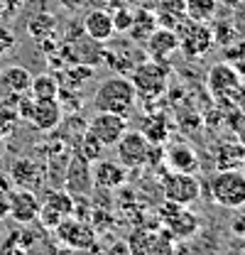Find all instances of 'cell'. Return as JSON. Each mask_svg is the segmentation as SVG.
Returning <instances> with one entry per match:
<instances>
[{
	"label": "cell",
	"instance_id": "cell-1",
	"mask_svg": "<svg viewBox=\"0 0 245 255\" xmlns=\"http://www.w3.org/2000/svg\"><path fill=\"white\" fill-rule=\"evenodd\" d=\"M137 101V91L132 86V81L127 76H111L106 79L96 94H93V111H106V113H118V116H127L132 111Z\"/></svg>",
	"mask_w": 245,
	"mask_h": 255
},
{
	"label": "cell",
	"instance_id": "cell-2",
	"mask_svg": "<svg viewBox=\"0 0 245 255\" xmlns=\"http://www.w3.org/2000/svg\"><path fill=\"white\" fill-rule=\"evenodd\" d=\"M209 191L218 206L241 209L245 206V172L243 169H216Z\"/></svg>",
	"mask_w": 245,
	"mask_h": 255
},
{
	"label": "cell",
	"instance_id": "cell-3",
	"mask_svg": "<svg viewBox=\"0 0 245 255\" xmlns=\"http://www.w3.org/2000/svg\"><path fill=\"white\" fill-rule=\"evenodd\" d=\"M130 255H177L174 238L162 226H140L127 236Z\"/></svg>",
	"mask_w": 245,
	"mask_h": 255
},
{
	"label": "cell",
	"instance_id": "cell-4",
	"mask_svg": "<svg viewBox=\"0 0 245 255\" xmlns=\"http://www.w3.org/2000/svg\"><path fill=\"white\" fill-rule=\"evenodd\" d=\"M177 34H179V52L186 59L204 57L216 42L214 27L209 22H199V20H189V17H184L179 22Z\"/></svg>",
	"mask_w": 245,
	"mask_h": 255
},
{
	"label": "cell",
	"instance_id": "cell-5",
	"mask_svg": "<svg viewBox=\"0 0 245 255\" xmlns=\"http://www.w3.org/2000/svg\"><path fill=\"white\" fill-rule=\"evenodd\" d=\"M159 226L174 238V241H186L199 231V219L196 214L189 211V206L174 204V201H164L157 211Z\"/></svg>",
	"mask_w": 245,
	"mask_h": 255
},
{
	"label": "cell",
	"instance_id": "cell-6",
	"mask_svg": "<svg viewBox=\"0 0 245 255\" xmlns=\"http://www.w3.org/2000/svg\"><path fill=\"white\" fill-rule=\"evenodd\" d=\"M167 79H169L167 66L162 62H154V59L140 62L130 71V81H132L137 96H142V98H157L167 89Z\"/></svg>",
	"mask_w": 245,
	"mask_h": 255
},
{
	"label": "cell",
	"instance_id": "cell-7",
	"mask_svg": "<svg viewBox=\"0 0 245 255\" xmlns=\"http://www.w3.org/2000/svg\"><path fill=\"white\" fill-rule=\"evenodd\" d=\"M241 86H243L241 74L231 64H216V66H211V71H209V91H211V96L216 98L218 106H223V108L236 106Z\"/></svg>",
	"mask_w": 245,
	"mask_h": 255
},
{
	"label": "cell",
	"instance_id": "cell-8",
	"mask_svg": "<svg viewBox=\"0 0 245 255\" xmlns=\"http://www.w3.org/2000/svg\"><path fill=\"white\" fill-rule=\"evenodd\" d=\"M162 194H164V201H174V204L189 206V204H194L201 196L199 177L191 174V172H172L169 169L162 177Z\"/></svg>",
	"mask_w": 245,
	"mask_h": 255
},
{
	"label": "cell",
	"instance_id": "cell-9",
	"mask_svg": "<svg viewBox=\"0 0 245 255\" xmlns=\"http://www.w3.org/2000/svg\"><path fill=\"white\" fill-rule=\"evenodd\" d=\"M54 233L71 251H89L91 246H96V238H98L91 223L81 221V219H71V216H64L59 226L54 228Z\"/></svg>",
	"mask_w": 245,
	"mask_h": 255
},
{
	"label": "cell",
	"instance_id": "cell-10",
	"mask_svg": "<svg viewBox=\"0 0 245 255\" xmlns=\"http://www.w3.org/2000/svg\"><path fill=\"white\" fill-rule=\"evenodd\" d=\"M116 152H118V162L127 169L142 167L147 164V155H150V142L140 130H125L122 137L116 142Z\"/></svg>",
	"mask_w": 245,
	"mask_h": 255
},
{
	"label": "cell",
	"instance_id": "cell-11",
	"mask_svg": "<svg viewBox=\"0 0 245 255\" xmlns=\"http://www.w3.org/2000/svg\"><path fill=\"white\" fill-rule=\"evenodd\" d=\"M86 128H89L93 135L101 140L103 147H116V142L121 140L122 132L127 130V123H125V116L106 113V111H96L93 118L86 123Z\"/></svg>",
	"mask_w": 245,
	"mask_h": 255
},
{
	"label": "cell",
	"instance_id": "cell-12",
	"mask_svg": "<svg viewBox=\"0 0 245 255\" xmlns=\"http://www.w3.org/2000/svg\"><path fill=\"white\" fill-rule=\"evenodd\" d=\"M66 191L71 196H86L93 191V174H91V159L81 155V150L76 147L74 157L69 159L66 167V177H64Z\"/></svg>",
	"mask_w": 245,
	"mask_h": 255
},
{
	"label": "cell",
	"instance_id": "cell-13",
	"mask_svg": "<svg viewBox=\"0 0 245 255\" xmlns=\"http://www.w3.org/2000/svg\"><path fill=\"white\" fill-rule=\"evenodd\" d=\"M64 118V108H61L59 98H32L30 111H27V121L37 130L49 132L61 123Z\"/></svg>",
	"mask_w": 245,
	"mask_h": 255
},
{
	"label": "cell",
	"instance_id": "cell-14",
	"mask_svg": "<svg viewBox=\"0 0 245 255\" xmlns=\"http://www.w3.org/2000/svg\"><path fill=\"white\" fill-rule=\"evenodd\" d=\"M145 44H147L150 59L164 64L174 52H179V34H177V30H169V27H159L157 25L150 32V37L145 39Z\"/></svg>",
	"mask_w": 245,
	"mask_h": 255
},
{
	"label": "cell",
	"instance_id": "cell-15",
	"mask_svg": "<svg viewBox=\"0 0 245 255\" xmlns=\"http://www.w3.org/2000/svg\"><path fill=\"white\" fill-rule=\"evenodd\" d=\"M91 174H93V187L98 189H118L125 177H127V167H122L116 159H96L91 162Z\"/></svg>",
	"mask_w": 245,
	"mask_h": 255
},
{
	"label": "cell",
	"instance_id": "cell-16",
	"mask_svg": "<svg viewBox=\"0 0 245 255\" xmlns=\"http://www.w3.org/2000/svg\"><path fill=\"white\" fill-rule=\"evenodd\" d=\"M7 204H10V216L17 223H30L37 219L39 214V201H37V194L30 189H17L7 194Z\"/></svg>",
	"mask_w": 245,
	"mask_h": 255
},
{
	"label": "cell",
	"instance_id": "cell-17",
	"mask_svg": "<svg viewBox=\"0 0 245 255\" xmlns=\"http://www.w3.org/2000/svg\"><path fill=\"white\" fill-rule=\"evenodd\" d=\"M84 32L91 42L98 44H106L111 37H113V15L108 10H91L86 17H84Z\"/></svg>",
	"mask_w": 245,
	"mask_h": 255
},
{
	"label": "cell",
	"instance_id": "cell-18",
	"mask_svg": "<svg viewBox=\"0 0 245 255\" xmlns=\"http://www.w3.org/2000/svg\"><path fill=\"white\" fill-rule=\"evenodd\" d=\"M42 169H39V164L30 157H20L15 164H12V169H10V182H15L17 184V189H30L34 191L39 184H42Z\"/></svg>",
	"mask_w": 245,
	"mask_h": 255
},
{
	"label": "cell",
	"instance_id": "cell-19",
	"mask_svg": "<svg viewBox=\"0 0 245 255\" xmlns=\"http://www.w3.org/2000/svg\"><path fill=\"white\" fill-rule=\"evenodd\" d=\"M164 159H167L172 172H191V174H196V169H199V157H196L194 147H189L184 142L182 145H172L164 152Z\"/></svg>",
	"mask_w": 245,
	"mask_h": 255
},
{
	"label": "cell",
	"instance_id": "cell-20",
	"mask_svg": "<svg viewBox=\"0 0 245 255\" xmlns=\"http://www.w3.org/2000/svg\"><path fill=\"white\" fill-rule=\"evenodd\" d=\"M245 167V145L238 140L221 142L216 147V169H243Z\"/></svg>",
	"mask_w": 245,
	"mask_h": 255
},
{
	"label": "cell",
	"instance_id": "cell-21",
	"mask_svg": "<svg viewBox=\"0 0 245 255\" xmlns=\"http://www.w3.org/2000/svg\"><path fill=\"white\" fill-rule=\"evenodd\" d=\"M172 130H174V123H172L167 116L157 113V116H150V118L145 121V126H142L140 132L147 137L150 145H162V142H167V137L172 135Z\"/></svg>",
	"mask_w": 245,
	"mask_h": 255
},
{
	"label": "cell",
	"instance_id": "cell-22",
	"mask_svg": "<svg viewBox=\"0 0 245 255\" xmlns=\"http://www.w3.org/2000/svg\"><path fill=\"white\" fill-rule=\"evenodd\" d=\"M0 84L10 91V94H25L32 84V74L22 66H10L0 74Z\"/></svg>",
	"mask_w": 245,
	"mask_h": 255
},
{
	"label": "cell",
	"instance_id": "cell-23",
	"mask_svg": "<svg viewBox=\"0 0 245 255\" xmlns=\"http://www.w3.org/2000/svg\"><path fill=\"white\" fill-rule=\"evenodd\" d=\"M30 89L34 98H59V79L52 76V74L32 76Z\"/></svg>",
	"mask_w": 245,
	"mask_h": 255
},
{
	"label": "cell",
	"instance_id": "cell-24",
	"mask_svg": "<svg viewBox=\"0 0 245 255\" xmlns=\"http://www.w3.org/2000/svg\"><path fill=\"white\" fill-rule=\"evenodd\" d=\"M135 17H132V37L135 39H140V42H145L147 37H150V32L157 27V17H154V12L150 10H137V12H132Z\"/></svg>",
	"mask_w": 245,
	"mask_h": 255
},
{
	"label": "cell",
	"instance_id": "cell-25",
	"mask_svg": "<svg viewBox=\"0 0 245 255\" xmlns=\"http://www.w3.org/2000/svg\"><path fill=\"white\" fill-rule=\"evenodd\" d=\"M218 10V0H186V17L209 22Z\"/></svg>",
	"mask_w": 245,
	"mask_h": 255
},
{
	"label": "cell",
	"instance_id": "cell-26",
	"mask_svg": "<svg viewBox=\"0 0 245 255\" xmlns=\"http://www.w3.org/2000/svg\"><path fill=\"white\" fill-rule=\"evenodd\" d=\"M42 204L49 206V209H54V211H59L61 216H71V214H74V196H71L66 189L49 191V194L44 196Z\"/></svg>",
	"mask_w": 245,
	"mask_h": 255
},
{
	"label": "cell",
	"instance_id": "cell-27",
	"mask_svg": "<svg viewBox=\"0 0 245 255\" xmlns=\"http://www.w3.org/2000/svg\"><path fill=\"white\" fill-rule=\"evenodd\" d=\"M54 25H57L54 17H52L49 12H42V15H34L30 22H27V32H30V37H34V39L39 42V39L54 34Z\"/></svg>",
	"mask_w": 245,
	"mask_h": 255
},
{
	"label": "cell",
	"instance_id": "cell-28",
	"mask_svg": "<svg viewBox=\"0 0 245 255\" xmlns=\"http://www.w3.org/2000/svg\"><path fill=\"white\" fill-rule=\"evenodd\" d=\"M79 150H81V155L86 159H91V162H96V159H101L103 157V145H101V140L93 135L91 130L86 128L84 130V135H81V140H79Z\"/></svg>",
	"mask_w": 245,
	"mask_h": 255
},
{
	"label": "cell",
	"instance_id": "cell-29",
	"mask_svg": "<svg viewBox=\"0 0 245 255\" xmlns=\"http://www.w3.org/2000/svg\"><path fill=\"white\" fill-rule=\"evenodd\" d=\"M113 15V27H116V32H130V27H132V12L122 5V7H118L116 12H111Z\"/></svg>",
	"mask_w": 245,
	"mask_h": 255
},
{
	"label": "cell",
	"instance_id": "cell-30",
	"mask_svg": "<svg viewBox=\"0 0 245 255\" xmlns=\"http://www.w3.org/2000/svg\"><path fill=\"white\" fill-rule=\"evenodd\" d=\"M37 219H39V223L47 228V231H54L57 226H59V221L64 219L59 211H54V209H49V206H39V214H37Z\"/></svg>",
	"mask_w": 245,
	"mask_h": 255
},
{
	"label": "cell",
	"instance_id": "cell-31",
	"mask_svg": "<svg viewBox=\"0 0 245 255\" xmlns=\"http://www.w3.org/2000/svg\"><path fill=\"white\" fill-rule=\"evenodd\" d=\"M159 12H167L174 17H186V0H159Z\"/></svg>",
	"mask_w": 245,
	"mask_h": 255
},
{
	"label": "cell",
	"instance_id": "cell-32",
	"mask_svg": "<svg viewBox=\"0 0 245 255\" xmlns=\"http://www.w3.org/2000/svg\"><path fill=\"white\" fill-rule=\"evenodd\" d=\"M214 37L223 44H231V42H236V30L228 22H218V25H214Z\"/></svg>",
	"mask_w": 245,
	"mask_h": 255
},
{
	"label": "cell",
	"instance_id": "cell-33",
	"mask_svg": "<svg viewBox=\"0 0 245 255\" xmlns=\"http://www.w3.org/2000/svg\"><path fill=\"white\" fill-rule=\"evenodd\" d=\"M231 126H233V132H236V140L245 145V113L243 111H236V113H233Z\"/></svg>",
	"mask_w": 245,
	"mask_h": 255
},
{
	"label": "cell",
	"instance_id": "cell-34",
	"mask_svg": "<svg viewBox=\"0 0 245 255\" xmlns=\"http://www.w3.org/2000/svg\"><path fill=\"white\" fill-rule=\"evenodd\" d=\"M106 255H130L127 241H116V243H111V248L106 251Z\"/></svg>",
	"mask_w": 245,
	"mask_h": 255
},
{
	"label": "cell",
	"instance_id": "cell-35",
	"mask_svg": "<svg viewBox=\"0 0 245 255\" xmlns=\"http://www.w3.org/2000/svg\"><path fill=\"white\" fill-rule=\"evenodd\" d=\"M61 2V7H66V10H79L86 0H59Z\"/></svg>",
	"mask_w": 245,
	"mask_h": 255
},
{
	"label": "cell",
	"instance_id": "cell-36",
	"mask_svg": "<svg viewBox=\"0 0 245 255\" xmlns=\"http://www.w3.org/2000/svg\"><path fill=\"white\" fill-rule=\"evenodd\" d=\"M236 108L245 113V84L241 86V91H238V101H236Z\"/></svg>",
	"mask_w": 245,
	"mask_h": 255
},
{
	"label": "cell",
	"instance_id": "cell-37",
	"mask_svg": "<svg viewBox=\"0 0 245 255\" xmlns=\"http://www.w3.org/2000/svg\"><path fill=\"white\" fill-rule=\"evenodd\" d=\"M0 2H10V0H0Z\"/></svg>",
	"mask_w": 245,
	"mask_h": 255
},
{
	"label": "cell",
	"instance_id": "cell-38",
	"mask_svg": "<svg viewBox=\"0 0 245 255\" xmlns=\"http://www.w3.org/2000/svg\"><path fill=\"white\" fill-rule=\"evenodd\" d=\"M0 150H2V142H0Z\"/></svg>",
	"mask_w": 245,
	"mask_h": 255
},
{
	"label": "cell",
	"instance_id": "cell-39",
	"mask_svg": "<svg viewBox=\"0 0 245 255\" xmlns=\"http://www.w3.org/2000/svg\"><path fill=\"white\" fill-rule=\"evenodd\" d=\"M243 169H245V167H243Z\"/></svg>",
	"mask_w": 245,
	"mask_h": 255
}]
</instances>
